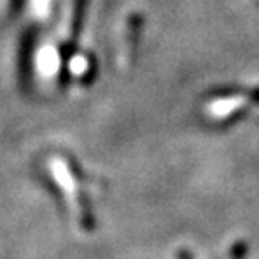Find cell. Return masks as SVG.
Masks as SVG:
<instances>
[{
	"label": "cell",
	"instance_id": "obj_4",
	"mask_svg": "<svg viewBox=\"0 0 259 259\" xmlns=\"http://www.w3.org/2000/svg\"><path fill=\"white\" fill-rule=\"evenodd\" d=\"M85 67H87V58L85 56H76L72 60V70L74 72L81 74L83 70H85Z\"/></svg>",
	"mask_w": 259,
	"mask_h": 259
},
{
	"label": "cell",
	"instance_id": "obj_6",
	"mask_svg": "<svg viewBox=\"0 0 259 259\" xmlns=\"http://www.w3.org/2000/svg\"><path fill=\"white\" fill-rule=\"evenodd\" d=\"M180 259H191V257H189L187 254H184V252H182V254H180Z\"/></svg>",
	"mask_w": 259,
	"mask_h": 259
},
{
	"label": "cell",
	"instance_id": "obj_1",
	"mask_svg": "<svg viewBox=\"0 0 259 259\" xmlns=\"http://www.w3.org/2000/svg\"><path fill=\"white\" fill-rule=\"evenodd\" d=\"M51 171H53L54 178L60 182L65 196L69 200L70 207H72L74 212H76L79 227L85 232H90L94 229L92 210H90V207H89V200L85 198V194L81 193V187L77 186V180L72 171H70V166L63 158H54V160L51 162Z\"/></svg>",
	"mask_w": 259,
	"mask_h": 259
},
{
	"label": "cell",
	"instance_id": "obj_2",
	"mask_svg": "<svg viewBox=\"0 0 259 259\" xmlns=\"http://www.w3.org/2000/svg\"><path fill=\"white\" fill-rule=\"evenodd\" d=\"M141 27H142V16L139 13L128 16L126 22V36H124V60L126 63L132 61L135 51H137L139 36H141Z\"/></svg>",
	"mask_w": 259,
	"mask_h": 259
},
{
	"label": "cell",
	"instance_id": "obj_3",
	"mask_svg": "<svg viewBox=\"0 0 259 259\" xmlns=\"http://www.w3.org/2000/svg\"><path fill=\"white\" fill-rule=\"evenodd\" d=\"M87 8V0H72L69 11V20H67V40L74 41L79 34L81 22H83V13Z\"/></svg>",
	"mask_w": 259,
	"mask_h": 259
},
{
	"label": "cell",
	"instance_id": "obj_5",
	"mask_svg": "<svg viewBox=\"0 0 259 259\" xmlns=\"http://www.w3.org/2000/svg\"><path fill=\"white\" fill-rule=\"evenodd\" d=\"M47 4H49V0H34V8H36L38 13H45Z\"/></svg>",
	"mask_w": 259,
	"mask_h": 259
}]
</instances>
